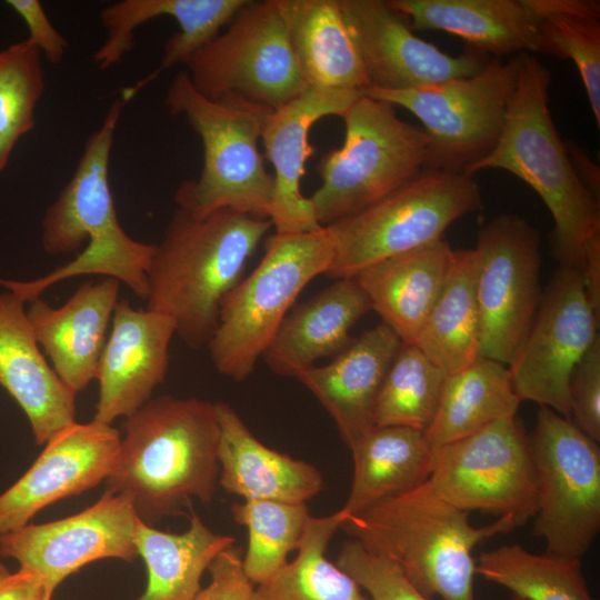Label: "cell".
I'll use <instances>...</instances> for the list:
<instances>
[{"mask_svg": "<svg viewBox=\"0 0 600 600\" xmlns=\"http://www.w3.org/2000/svg\"><path fill=\"white\" fill-rule=\"evenodd\" d=\"M522 52L490 60L477 74L410 90L364 94L414 114L429 140L426 169L466 173L497 144L516 90Z\"/></svg>", "mask_w": 600, "mask_h": 600, "instance_id": "10", "label": "cell"}, {"mask_svg": "<svg viewBox=\"0 0 600 600\" xmlns=\"http://www.w3.org/2000/svg\"><path fill=\"white\" fill-rule=\"evenodd\" d=\"M47 592L34 572L20 567L10 571L0 563V600H40Z\"/></svg>", "mask_w": 600, "mask_h": 600, "instance_id": "44", "label": "cell"}, {"mask_svg": "<svg viewBox=\"0 0 600 600\" xmlns=\"http://www.w3.org/2000/svg\"><path fill=\"white\" fill-rule=\"evenodd\" d=\"M516 528L510 518L473 527L469 512L440 498L427 481L348 517L340 527L393 562L424 597L443 600H476L473 549Z\"/></svg>", "mask_w": 600, "mask_h": 600, "instance_id": "5", "label": "cell"}, {"mask_svg": "<svg viewBox=\"0 0 600 600\" xmlns=\"http://www.w3.org/2000/svg\"><path fill=\"white\" fill-rule=\"evenodd\" d=\"M249 0H122L100 12L107 30L99 49L109 62H120L132 49L133 32L151 19L167 16L179 24L166 42L161 69L187 64L190 58L230 23Z\"/></svg>", "mask_w": 600, "mask_h": 600, "instance_id": "27", "label": "cell"}, {"mask_svg": "<svg viewBox=\"0 0 600 600\" xmlns=\"http://www.w3.org/2000/svg\"><path fill=\"white\" fill-rule=\"evenodd\" d=\"M520 402L508 366L478 358L448 374L426 439L432 450L463 439L498 420L516 417Z\"/></svg>", "mask_w": 600, "mask_h": 600, "instance_id": "32", "label": "cell"}, {"mask_svg": "<svg viewBox=\"0 0 600 600\" xmlns=\"http://www.w3.org/2000/svg\"><path fill=\"white\" fill-rule=\"evenodd\" d=\"M346 519L341 509L324 517L311 516L297 557L256 587V600H370L326 557L331 538Z\"/></svg>", "mask_w": 600, "mask_h": 600, "instance_id": "34", "label": "cell"}, {"mask_svg": "<svg viewBox=\"0 0 600 600\" xmlns=\"http://www.w3.org/2000/svg\"><path fill=\"white\" fill-rule=\"evenodd\" d=\"M511 600H526V599H522V598L517 597V596H512Z\"/></svg>", "mask_w": 600, "mask_h": 600, "instance_id": "49", "label": "cell"}, {"mask_svg": "<svg viewBox=\"0 0 600 600\" xmlns=\"http://www.w3.org/2000/svg\"><path fill=\"white\" fill-rule=\"evenodd\" d=\"M566 149L571 157L570 160L579 178L589 190L599 198L600 174L598 166H596L578 147L566 144Z\"/></svg>", "mask_w": 600, "mask_h": 600, "instance_id": "46", "label": "cell"}, {"mask_svg": "<svg viewBox=\"0 0 600 600\" xmlns=\"http://www.w3.org/2000/svg\"><path fill=\"white\" fill-rule=\"evenodd\" d=\"M413 344L447 374L479 358L480 318L473 249H458L443 287Z\"/></svg>", "mask_w": 600, "mask_h": 600, "instance_id": "33", "label": "cell"}, {"mask_svg": "<svg viewBox=\"0 0 600 600\" xmlns=\"http://www.w3.org/2000/svg\"><path fill=\"white\" fill-rule=\"evenodd\" d=\"M483 207L477 181L466 173L423 169L400 189L328 229L333 279L442 239L454 221Z\"/></svg>", "mask_w": 600, "mask_h": 600, "instance_id": "9", "label": "cell"}, {"mask_svg": "<svg viewBox=\"0 0 600 600\" xmlns=\"http://www.w3.org/2000/svg\"><path fill=\"white\" fill-rule=\"evenodd\" d=\"M570 418L600 441V336L573 368L568 386Z\"/></svg>", "mask_w": 600, "mask_h": 600, "instance_id": "41", "label": "cell"}, {"mask_svg": "<svg viewBox=\"0 0 600 600\" xmlns=\"http://www.w3.org/2000/svg\"><path fill=\"white\" fill-rule=\"evenodd\" d=\"M536 17V52L572 60L600 128V1L527 0Z\"/></svg>", "mask_w": 600, "mask_h": 600, "instance_id": "35", "label": "cell"}, {"mask_svg": "<svg viewBox=\"0 0 600 600\" xmlns=\"http://www.w3.org/2000/svg\"><path fill=\"white\" fill-rule=\"evenodd\" d=\"M363 91L307 88L287 104L271 110L263 120L261 141L273 167V194L269 220L279 234L322 228L311 199L301 192L306 161L312 156L311 127L328 116L342 117Z\"/></svg>", "mask_w": 600, "mask_h": 600, "instance_id": "20", "label": "cell"}, {"mask_svg": "<svg viewBox=\"0 0 600 600\" xmlns=\"http://www.w3.org/2000/svg\"><path fill=\"white\" fill-rule=\"evenodd\" d=\"M580 272L588 301L600 318V234L586 243Z\"/></svg>", "mask_w": 600, "mask_h": 600, "instance_id": "45", "label": "cell"}, {"mask_svg": "<svg viewBox=\"0 0 600 600\" xmlns=\"http://www.w3.org/2000/svg\"><path fill=\"white\" fill-rule=\"evenodd\" d=\"M120 441L112 424L97 420L74 421L58 432L0 494V534L30 523L48 506L104 482L116 464Z\"/></svg>", "mask_w": 600, "mask_h": 600, "instance_id": "18", "label": "cell"}, {"mask_svg": "<svg viewBox=\"0 0 600 600\" xmlns=\"http://www.w3.org/2000/svg\"><path fill=\"white\" fill-rule=\"evenodd\" d=\"M211 580L193 600H256L254 583L247 577L240 549L219 552L208 568Z\"/></svg>", "mask_w": 600, "mask_h": 600, "instance_id": "42", "label": "cell"}, {"mask_svg": "<svg viewBox=\"0 0 600 600\" xmlns=\"http://www.w3.org/2000/svg\"><path fill=\"white\" fill-rule=\"evenodd\" d=\"M401 340L383 322L362 332L332 360L298 379L330 414L349 450L373 427V406Z\"/></svg>", "mask_w": 600, "mask_h": 600, "instance_id": "21", "label": "cell"}, {"mask_svg": "<svg viewBox=\"0 0 600 600\" xmlns=\"http://www.w3.org/2000/svg\"><path fill=\"white\" fill-rule=\"evenodd\" d=\"M4 167H6V163L2 162V160L0 159V172L3 170Z\"/></svg>", "mask_w": 600, "mask_h": 600, "instance_id": "48", "label": "cell"}, {"mask_svg": "<svg viewBox=\"0 0 600 600\" xmlns=\"http://www.w3.org/2000/svg\"><path fill=\"white\" fill-rule=\"evenodd\" d=\"M370 310L371 303L353 277L336 279L292 307L262 359L273 373L297 378L316 360L340 352L352 339V327Z\"/></svg>", "mask_w": 600, "mask_h": 600, "instance_id": "25", "label": "cell"}, {"mask_svg": "<svg viewBox=\"0 0 600 600\" xmlns=\"http://www.w3.org/2000/svg\"><path fill=\"white\" fill-rule=\"evenodd\" d=\"M24 303L11 291L0 292V384L23 410L41 446L76 421L77 392L44 359Z\"/></svg>", "mask_w": 600, "mask_h": 600, "instance_id": "22", "label": "cell"}, {"mask_svg": "<svg viewBox=\"0 0 600 600\" xmlns=\"http://www.w3.org/2000/svg\"><path fill=\"white\" fill-rule=\"evenodd\" d=\"M369 88L410 90L471 77L490 61L469 50L451 56L413 33L388 0H338Z\"/></svg>", "mask_w": 600, "mask_h": 600, "instance_id": "17", "label": "cell"}, {"mask_svg": "<svg viewBox=\"0 0 600 600\" xmlns=\"http://www.w3.org/2000/svg\"><path fill=\"white\" fill-rule=\"evenodd\" d=\"M447 377L414 344L401 343L378 392L373 424L424 432L434 419Z\"/></svg>", "mask_w": 600, "mask_h": 600, "instance_id": "37", "label": "cell"}, {"mask_svg": "<svg viewBox=\"0 0 600 600\" xmlns=\"http://www.w3.org/2000/svg\"><path fill=\"white\" fill-rule=\"evenodd\" d=\"M51 598L52 594L47 592L40 600H51Z\"/></svg>", "mask_w": 600, "mask_h": 600, "instance_id": "47", "label": "cell"}, {"mask_svg": "<svg viewBox=\"0 0 600 600\" xmlns=\"http://www.w3.org/2000/svg\"><path fill=\"white\" fill-rule=\"evenodd\" d=\"M133 91L113 101L101 126L87 139L77 169L42 220V247L64 254L88 246L73 260L31 280L0 284L31 302L53 284L79 276L101 274L123 282L140 299L148 296L147 271L154 243L132 239L121 227L109 184L113 137L122 107Z\"/></svg>", "mask_w": 600, "mask_h": 600, "instance_id": "2", "label": "cell"}, {"mask_svg": "<svg viewBox=\"0 0 600 600\" xmlns=\"http://www.w3.org/2000/svg\"><path fill=\"white\" fill-rule=\"evenodd\" d=\"M181 533L138 521L134 543L147 569V584L133 600H193L216 556L234 544L231 536L212 531L191 507Z\"/></svg>", "mask_w": 600, "mask_h": 600, "instance_id": "31", "label": "cell"}, {"mask_svg": "<svg viewBox=\"0 0 600 600\" xmlns=\"http://www.w3.org/2000/svg\"><path fill=\"white\" fill-rule=\"evenodd\" d=\"M111 333L102 350L97 380L99 398L93 420L112 424L128 418L152 399L168 371L169 346L176 326L168 316L136 309L119 300Z\"/></svg>", "mask_w": 600, "mask_h": 600, "instance_id": "19", "label": "cell"}, {"mask_svg": "<svg viewBox=\"0 0 600 600\" xmlns=\"http://www.w3.org/2000/svg\"><path fill=\"white\" fill-rule=\"evenodd\" d=\"M43 91L41 52L28 39L0 51V159L7 164L16 142L34 124Z\"/></svg>", "mask_w": 600, "mask_h": 600, "instance_id": "39", "label": "cell"}, {"mask_svg": "<svg viewBox=\"0 0 600 600\" xmlns=\"http://www.w3.org/2000/svg\"><path fill=\"white\" fill-rule=\"evenodd\" d=\"M427 482L457 508L510 518L517 528L537 513L530 440L517 416L433 449Z\"/></svg>", "mask_w": 600, "mask_h": 600, "instance_id": "13", "label": "cell"}, {"mask_svg": "<svg viewBox=\"0 0 600 600\" xmlns=\"http://www.w3.org/2000/svg\"><path fill=\"white\" fill-rule=\"evenodd\" d=\"M164 104L171 114L186 118L203 148L199 177L182 181L174 193L178 208L196 217L230 209L268 218L273 176L258 144L271 110L210 100L194 89L186 70L173 77Z\"/></svg>", "mask_w": 600, "mask_h": 600, "instance_id": "6", "label": "cell"}, {"mask_svg": "<svg viewBox=\"0 0 600 600\" xmlns=\"http://www.w3.org/2000/svg\"><path fill=\"white\" fill-rule=\"evenodd\" d=\"M332 260L333 242L326 227L268 238L258 266L221 304L208 343L217 371L234 381L247 379L298 296L316 277L328 273Z\"/></svg>", "mask_w": 600, "mask_h": 600, "instance_id": "7", "label": "cell"}, {"mask_svg": "<svg viewBox=\"0 0 600 600\" xmlns=\"http://www.w3.org/2000/svg\"><path fill=\"white\" fill-rule=\"evenodd\" d=\"M138 517L131 502L104 491L84 510L0 534V556L34 572L52 593L70 574L103 559L132 562Z\"/></svg>", "mask_w": 600, "mask_h": 600, "instance_id": "16", "label": "cell"}, {"mask_svg": "<svg viewBox=\"0 0 600 600\" xmlns=\"http://www.w3.org/2000/svg\"><path fill=\"white\" fill-rule=\"evenodd\" d=\"M122 428L104 491L128 499L140 521L153 526L188 517L193 499L212 500L220 439L214 403L160 396L126 418Z\"/></svg>", "mask_w": 600, "mask_h": 600, "instance_id": "1", "label": "cell"}, {"mask_svg": "<svg viewBox=\"0 0 600 600\" xmlns=\"http://www.w3.org/2000/svg\"><path fill=\"white\" fill-rule=\"evenodd\" d=\"M120 282L104 278L81 283L60 307L38 298L27 317L58 377L74 392L97 378L106 332L119 301Z\"/></svg>", "mask_w": 600, "mask_h": 600, "instance_id": "23", "label": "cell"}, {"mask_svg": "<svg viewBox=\"0 0 600 600\" xmlns=\"http://www.w3.org/2000/svg\"><path fill=\"white\" fill-rule=\"evenodd\" d=\"M413 30H441L496 57L536 52V17L527 0H388Z\"/></svg>", "mask_w": 600, "mask_h": 600, "instance_id": "28", "label": "cell"}, {"mask_svg": "<svg viewBox=\"0 0 600 600\" xmlns=\"http://www.w3.org/2000/svg\"><path fill=\"white\" fill-rule=\"evenodd\" d=\"M341 118L343 143L319 161L322 182L310 197L322 227L383 200L428 161L426 132L401 120L392 104L363 94Z\"/></svg>", "mask_w": 600, "mask_h": 600, "instance_id": "8", "label": "cell"}, {"mask_svg": "<svg viewBox=\"0 0 600 600\" xmlns=\"http://www.w3.org/2000/svg\"><path fill=\"white\" fill-rule=\"evenodd\" d=\"M288 40L308 88H369L338 0H279Z\"/></svg>", "mask_w": 600, "mask_h": 600, "instance_id": "29", "label": "cell"}, {"mask_svg": "<svg viewBox=\"0 0 600 600\" xmlns=\"http://www.w3.org/2000/svg\"><path fill=\"white\" fill-rule=\"evenodd\" d=\"M7 3L23 19L29 30L28 40L48 61L59 63L68 48V41L53 27L38 0H9Z\"/></svg>", "mask_w": 600, "mask_h": 600, "instance_id": "43", "label": "cell"}, {"mask_svg": "<svg viewBox=\"0 0 600 600\" xmlns=\"http://www.w3.org/2000/svg\"><path fill=\"white\" fill-rule=\"evenodd\" d=\"M581 272L559 267L533 322L508 366L520 401H532L570 418L568 386L573 368L599 336Z\"/></svg>", "mask_w": 600, "mask_h": 600, "instance_id": "15", "label": "cell"}, {"mask_svg": "<svg viewBox=\"0 0 600 600\" xmlns=\"http://www.w3.org/2000/svg\"><path fill=\"white\" fill-rule=\"evenodd\" d=\"M550 84L549 69L522 52L502 133L494 148L466 174L502 169L529 184L553 219L550 247L559 267L581 270L586 243L600 234V203L577 174L553 123Z\"/></svg>", "mask_w": 600, "mask_h": 600, "instance_id": "4", "label": "cell"}, {"mask_svg": "<svg viewBox=\"0 0 600 600\" xmlns=\"http://www.w3.org/2000/svg\"><path fill=\"white\" fill-rule=\"evenodd\" d=\"M186 66L194 89L214 101L276 110L308 88L288 40L279 0H249L229 28Z\"/></svg>", "mask_w": 600, "mask_h": 600, "instance_id": "11", "label": "cell"}, {"mask_svg": "<svg viewBox=\"0 0 600 600\" xmlns=\"http://www.w3.org/2000/svg\"><path fill=\"white\" fill-rule=\"evenodd\" d=\"M220 427L219 483L244 500L306 503L323 487L320 471L263 444L227 402L214 403Z\"/></svg>", "mask_w": 600, "mask_h": 600, "instance_id": "24", "label": "cell"}, {"mask_svg": "<svg viewBox=\"0 0 600 600\" xmlns=\"http://www.w3.org/2000/svg\"><path fill=\"white\" fill-rule=\"evenodd\" d=\"M537 477L533 534L581 559L600 529V448L571 418L540 407L529 437Z\"/></svg>", "mask_w": 600, "mask_h": 600, "instance_id": "12", "label": "cell"}, {"mask_svg": "<svg viewBox=\"0 0 600 600\" xmlns=\"http://www.w3.org/2000/svg\"><path fill=\"white\" fill-rule=\"evenodd\" d=\"M476 574L526 600H593L578 558L532 553L520 544L482 552Z\"/></svg>", "mask_w": 600, "mask_h": 600, "instance_id": "36", "label": "cell"}, {"mask_svg": "<svg viewBox=\"0 0 600 600\" xmlns=\"http://www.w3.org/2000/svg\"><path fill=\"white\" fill-rule=\"evenodd\" d=\"M540 237L524 218L504 213L479 231L476 296L479 358L509 366L536 317L540 299Z\"/></svg>", "mask_w": 600, "mask_h": 600, "instance_id": "14", "label": "cell"}, {"mask_svg": "<svg viewBox=\"0 0 600 600\" xmlns=\"http://www.w3.org/2000/svg\"><path fill=\"white\" fill-rule=\"evenodd\" d=\"M453 252L442 238L369 264L353 277L371 309L402 343L413 344L443 287Z\"/></svg>", "mask_w": 600, "mask_h": 600, "instance_id": "26", "label": "cell"}, {"mask_svg": "<svg viewBox=\"0 0 600 600\" xmlns=\"http://www.w3.org/2000/svg\"><path fill=\"white\" fill-rule=\"evenodd\" d=\"M353 476L348 517L428 481L433 450L424 432L407 427H373L351 449Z\"/></svg>", "mask_w": 600, "mask_h": 600, "instance_id": "30", "label": "cell"}, {"mask_svg": "<svg viewBox=\"0 0 600 600\" xmlns=\"http://www.w3.org/2000/svg\"><path fill=\"white\" fill-rule=\"evenodd\" d=\"M238 524L248 530L242 564L252 583L260 584L277 573L297 550L311 514L306 503L276 500H244L231 506Z\"/></svg>", "mask_w": 600, "mask_h": 600, "instance_id": "38", "label": "cell"}, {"mask_svg": "<svg viewBox=\"0 0 600 600\" xmlns=\"http://www.w3.org/2000/svg\"><path fill=\"white\" fill-rule=\"evenodd\" d=\"M271 227L268 218L230 209L196 217L178 208L154 243L147 308L171 318L188 347L208 346L224 298Z\"/></svg>", "mask_w": 600, "mask_h": 600, "instance_id": "3", "label": "cell"}, {"mask_svg": "<svg viewBox=\"0 0 600 600\" xmlns=\"http://www.w3.org/2000/svg\"><path fill=\"white\" fill-rule=\"evenodd\" d=\"M364 590L370 600H429L391 561L367 550L359 541H346L336 563Z\"/></svg>", "mask_w": 600, "mask_h": 600, "instance_id": "40", "label": "cell"}]
</instances>
